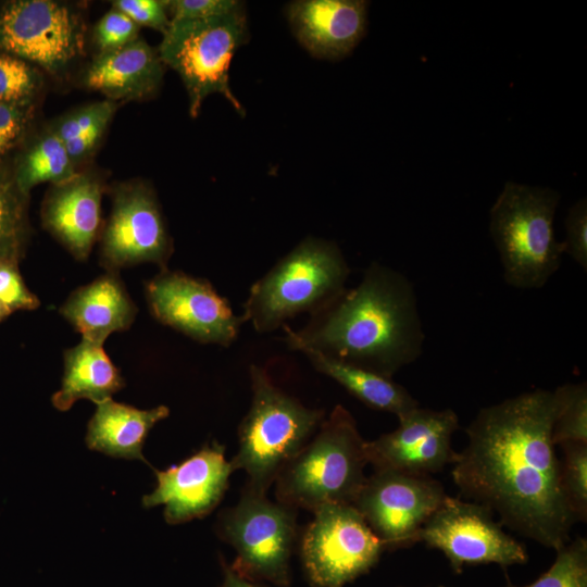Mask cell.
Returning a JSON list of instances; mask_svg holds the SVG:
<instances>
[{"label":"cell","instance_id":"obj_1","mask_svg":"<svg viewBox=\"0 0 587 587\" xmlns=\"http://www.w3.org/2000/svg\"><path fill=\"white\" fill-rule=\"evenodd\" d=\"M553 390L535 389L479 410L451 471L460 494L496 512L500 523L559 550L576 522L552 441Z\"/></svg>","mask_w":587,"mask_h":587},{"label":"cell","instance_id":"obj_2","mask_svg":"<svg viewBox=\"0 0 587 587\" xmlns=\"http://www.w3.org/2000/svg\"><path fill=\"white\" fill-rule=\"evenodd\" d=\"M287 345L392 377L423 351L425 334L412 283L372 263L361 282L311 314L299 330L284 325Z\"/></svg>","mask_w":587,"mask_h":587},{"label":"cell","instance_id":"obj_3","mask_svg":"<svg viewBox=\"0 0 587 587\" xmlns=\"http://www.w3.org/2000/svg\"><path fill=\"white\" fill-rule=\"evenodd\" d=\"M365 440L341 404L325 417L275 479L277 501L312 513L328 504H352L366 477Z\"/></svg>","mask_w":587,"mask_h":587},{"label":"cell","instance_id":"obj_4","mask_svg":"<svg viewBox=\"0 0 587 587\" xmlns=\"http://www.w3.org/2000/svg\"><path fill=\"white\" fill-rule=\"evenodd\" d=\"M252 400L238 429V450L230 461L243 470L246 488L266 495L283 467L302 449L325 419L278 388L261 366H250Z\"/></svg>","mask_w":587,"mask_h":587},{"label":"cell","instance_id":"obj_5","mask_svg":"<svg viewBox=\"0 0 587 587\" xmlns=\"http://www.w3.org/2000/svg\"><path fill=\"white\" fill-rule=\"evenodd\" d=\"M350 268L333 241L308 237L250 288L243 322L268 333L298 314H310L341 294Z\"/></svg>","mask_w":587,"mask_h":587},{"label":"cell","instance_id":"obj_6","mask_svg":"<svg viewBox=\"0 0 587 587\" xmlns=\"http://www.w3.org/2000/svg\"><path fill=\"white\" fill-rule=\"evenodd\" d=\"M559 198L551 189L505 183L490 210L489 230L508 285L541 288L559 270L563 247L553 232Z\"/></svg>","mask_w":587,"mask_h":587},{"label":"cell","instance_id":"obj_7","mask_svg":"<svg viewBox=\"0 0 587 587\" xmlns=\"http://www.w3.org/2000/svg\"><path fill=\"white\" fill-rule=\"evenodd\" d=\"M249 39L243 3L232 12L202 20L171 21L158 47L165 66L180 77L188 111L196 118L207 97L220 93L241 115L245 109L229 86V65Z\"/></svg>","mask_w":587,"mask_h":587},{"label":"cell","instance_id":"obj_8","mask_svg":"<svg viewBox=\"0 0 587 587\" xmlns=\"http://www.w3.org/2000/svg\"><path fill=\"white\" fill-rule=\"evenodd\" d=\"M297 509L245 488L236 505L218 516L216 532L236 551L238 573L279 587L290 583Z\"/></svg>","mask_w":587,"mask_h":587},{"label":"cell","instance_id":"obj_9","mask_svg":"<svg viewBox=\"0 0 587 587\" xmlns=\"http://www.w3.org/2000/svg\"><path fill=\"white\" fill-rule=\"evenodd\" d=\"M86 23L73 3L0 2V51L18 57L55 79H65L85 54Z\"/></svg>","mask_w":587,"mask_h":587},{"label":"cell","instance_id":"obj_10","mask_svg":"<svg viewBox=\"0 0 587 587\" xmlns=\"http://www.w3.org/2000/svg\"><path fill=\"white\" fill-rule=\"evenodd\" d=\"M300 538V558L313 587H342L373 569L385 547L352 504L313 512Z\"/></svg>","mask_w":587,"mask_h":587},{"label":"cell","instance_id":"obj_11","mask_svg":"<svg viewBox=\"0 0 587 587\" xmlns=\"http://www.w3.org/2000/svg\"><path fill=\"white\" fill-rule=\"evenodd\" d=\"M112 210L100 234V263L107 272L150 262L166 270L173 240L154 192L141 179L110 189Z\"/></svg>","mask_w":587,"mask_h":587},{"label":"cell","instance_id":"obj_12","mask_svg":"<svg viewBox=\"0 0 587 587\" xmlns=\"http://www.w3.org/2000/svg\"><path fill=\"white\" fill-rule=\"evenodd\" d=\"M448 495L432 476L375 470L366 477L352 505L385 550L409 548Z\"/></svg>","mask_w":587,"mask_h":587},{"label":"cell","instance_id":"obj_13","mask_svg":"<svg viewBox=\"0 0 587 587\" xmlns=\"http://www.w3.org/2000/svg\"><path fill=\"white\" fill-rule=\"evenodd\" d=\"M501 526L489 508L447 496L422 527L419 539L441 551L455 573L465 565L526 563L525 546Z\"/></svg>","mask_w":587,"mask_h":587},{"label":"cell","instance_id":"obj_14","mask_svg":"<svg viewBox=\"0 0 587 587\" xmlns=\"http://www.w3.org/2000/svg\"><path fill=\"white\" fill-rule=\"evenodd\" d=\"M153 316L202 344L232 345L243 323L228 301L203 278L162 270L146 286Z\"/></svg>","mask_w":587,"mask_h":587},{"label":"cell","instance_id":"obj_15","mask_svg":"<svg viewBox=\"0 0 587 587\" xmlns=\"http://www.w3.org/2000/svg\"><path fill=\"white\" fill-rule=\"evenodd\" d=\"M398 420L395 430L365 441L367 462L375 470L430 476L454 462L452 436L459 419L453 410L416 407Z\"/></svg>","mask_w":587,"mask_h":587},{"label":"cell","instance_id":"obj_16","mask_svg":"<svg viewBox=\"0 0 587 587\" xmlns=\"http://www.w3.org/2000/svg\"><path fill=\"white\" fill-rule=\"evenodd\" d=\"M157 487L142 498L146 508L164 505V519L179 524L209 514L222 500L234 472L225 447L214 441L177 465L154 470Z\"/></svg>","mask_w":587,"mask_h":587},{"label":"cell","instance_id":"obj_17","mask_svg":"<svg viewBox=\"0 0 587 587\" xmlns=\"http://www.w3.org/2000/svg\"><path fill=\"white\" fill-rule=\"evenodd\" d=\"M99 171L79 170L47 190L40 210L42 226L77 260L88 259L102 230L101 202L107 191Z\"/></svg>","mask_w":587,"mask_h":587},{"label":"cell","instance_id":"obj_18","mask_svg":"<svg viewBox=\"0 0 587 587\" xmlns=\"http://www.w3.org/2000/svg\"><path fill=\"white\" fill-rule=\"evenodd\" d=\"M286 12L298 41L320 59L349 54L367 25V2L362 0H298Z\"/></svg>","mask_w":587,"mask_h":587},{"label":"cell","instance_id":"obj_19","mask_svg":"<svg viewBox=\"0 0 587 587\" xmlns=\"http://www.w3.org/2000/svg\"><path fill=\"white\" fill-rule=\"evenodd\" d=\"M165 65L145 38L97 53L80 75L82 85L111 101H145L158 95Z\"/></svg>","mask_w":587,"mask_h":587},{"label":"cell","instance_id":"obj_20","mask_svg":"<svg viewBox=\"0 0 587 587\" xmlns=\"http://www.w3.org/2000/svg\"><path fill=\"white\" fill-rule=\"evenodd\" d=\"M60 313L82 334V339L103 346L112 333L130 327L137 307L118 274L107 272L74 290Z\"/></svg>","mask_w":587,"mask_h":587},{"label":"cell","instance_id":"obj_21","mask_svg":"<svg viewBox=\"0 0 587 587\" xmlns=\"http://www.w3.org/2000/svg\"><path fill=\"white\" fill-rule=\"evenodd\" d=\"M168 414L170 410L165 405L139 410L107 399L97 404L88 423L86 444L89 449L114 458L147 462L142 455L146 437Z\"/></svg>","mask_w":587,"mask_h":587},{"label":"cell","instance_id":"obj_22","mask_svg":"<svg viewBox=\"0 0 587 587\" xmlns=\"http://www.w3.org/2000/svg\"><path fill=\"white\" fill-rule=\"evenodd\" d=\"M123 386L124 379L103 346L82 339L64 352L62 386L52 396V403L60 411L68 410L79 399L98 404Z\"/></svg>","mask_w":587,"mask_h":587},{"label":"cell","instance_id":"obj_23","mask_svg":"<svg viewBox=\"0 0 587 587\" xmlns=\"http://www.w3.org/2000/svg\"><path fill=\"white\" fill-rule=\"evenodd\" d=\"M314 369L341 385L365 405L400 417L419 407L416 399L401 385L378 373L339 361L320 352L300 350Z\"/></svg>","mask_w":587,"mask_h":587},{"label":"cell","instance_id":"obj_24","mask_svg":"<svg viewBox=\"0 0 587 587\" xmlns=\"http://www.w3.org/2000/svg\"><path fill=\"white\" fill-rule=\"evenodd\" d=\"M11 166L18 187L27 195L39 184H60L79 171L50 124L33 128L11 159Z\"/></svg>","mask_w":587,"mask_h":587},{"label":"cell","instance_id":"obj_25","mask_svg":"<svg viewBox=\"0 0 587 587\" xmlns=\"http://www.w3.org/2000/svg\"><path fill=\"white\" fill-rule=\"evenodd\" d=\"M30 195L17 185L11 161L0 165V263L18 264L30 236Z\"/></svg>","mask_w":587,"mask_h":587},{"label":"cell","instance_id":"obj_26","mask_svg":"<svg viewBox=\"0 0 587 587\" xmlns=\"http://www.w3.org/2000/svg\"><path fill=\"white\" fill-rule=\"evenodd\" d=\"M45 88L43 72L34 64L0 51V102L37 107Z\"/></svg>","mask_w":587,"mask_h":587},{"label":"cell","instance_id":"obj_27","mask_svg":"<svg viewBox=\"0 0 587 587\" xmlns=\"http://www.w3.org/2000/svg\"><path fill=\"white\" fill-rule=\"evenodd\" d=\"M555 414L552 425L554 446L567 441L587 442V385L564 384L553 390Z\"/></svg>","mask_w":587,"mask_h":587},{"label":"cell","instance_id":"obj_28","mask_svg":"<svg viewBox=\"0 0 587 587\" xmlns=\"http://www.w3.org/2000/svg\"><path fill=\"white\" fill-rule=\"evenodd\" d=\"M561 486L576 521L587 519V442L567 441L559 445Z\"/></svg>","mask_w":587,"mask_h":587},{"label":"cell","instance_id":"obj_29","mask_svg":"<svg viewBox=\"0 0 587 587\" xmlns=\"http://www.w3.org/2000/svg\"><path fill=\"white\" fill-rule=\"evenodd\" d=\"M550 569L522 587H587V540L576 537L557 550ZM504 587H519L508 583Z\"/></svg>","mask_w":587,"mask_h":587},{"label":"cell","instance_id":"obj_30","mask_svg":"<svg viewBox=\"0 0 587 587\" xmlns=\"http://www.w3.org/2000/svg\"><path fill=\"white\" fill-rule=\"evenodd\" d=\"M118 107L108 99L92 102L55 118L50 126L65 143L98 127H109Z\"/></svg>","mask_w":587,"mask_h":587},{"label":"cell","instance_id":"obj_31","mask_svg":"<svg viewBox=\"0 0 587 587\" xmlns=\"http://www.w3.org/2000/svg\"><path fill=\"white\" fill-rule=\"evenodd\" d=\"M36 108L0 102V165L11 161L33 130Z\"/></svg>","mask_w":587,"mask_h":587},{"label":"cell","instance_id":"obj_32","mask_svg":"<svg viewBox=\"0 0 587 587\" xmlns=\"http://www.w3.org/2000/svg\"><path fill=\"white\" fill-rule=\"evenodd\" d=\"M140 27L121 11L111 8L96 23L92 30V41L97 53L122 48L139 35Z\"/></svg>","mask_w":587,"mask_h":587},{"label":"cell","instance_id":"obj_33","mask_svg":"<svg viewBox=\"0 0 587 587\" xmlns=\"http://www.w3.org/2000/svg\"><path fill=\"white\" fill-rule=\"evenodd\" d=\"M111 8L124 13L139 27L152 28L162 36L171 25L167 0H114Z\"/></svg>","mask_w":587,"mask_h":587},{"label":"cell","instance_id":"obj_34","mask_svg":"<svg viewBox=\"0 0 587 587\" xmlns=\"http://www.w3.org/2000/svg\"><path fill=\"white\" fill-rule=\"evenodd\" d=\"M0 301L11 313L35 310L40 305L39 299L26 287L18 264L0 263Z\"/></svg>","mask_w":587,"mask_h":587},{"label":"cell","instance_id":"obj_35","mask_svg":"<svg viewBox=\"0 0 587 587\" xmlns=\"http://www.w3.org/2000/svg\"><path fill=\"white\" fill-rule=\"evenodd\" d=\"M566 237L562 242L567 253L585 272L587 270V203L578 200L569 210L565 218Z\"/></svg>","mask_w":587,"mask_h":587},{"label":"cell","instance_id":"obj_36","mask_svg":"<svg viewBox=\"0 0 587 587\" xmlns=\"http://www.w3.org/2000/svg\"><path fill=\"white\" fill-rule=\"evenodd\" d=\"M242 2L237 0H167L171 21L202 20L227 14Z\"/></svg>","mask_w":587,"mask_h":587},{"label":"cell","instance_id":"obj_37","mask_svg":"<svg viewBox=\"0 0 587 587\" xmlns=\"http://www.w3.org/2000/svg\"><path fill=\"white\" fill-rule=\"evenodd\" d=\"M224 577L218 587H265L261 582L251 579L232 567L223 564Z\"/></svg>","mask_w":587,"mask_h":587},{"label":"cell","instance_id":"obj_38","mask_svg":"<svg viewBox=\"0 0 587 587\" xmlns=\"http://www.w3.org/2000/svg\"><path fill=\"white\" fill-rule=\"evenodd\" d=\"M10 314L11 312L0 301V322L3 321Z\"/></svg>","mask_w":587,"mask_h":587},{"label":"cell","instance_id":"obj_39","mask_svg":"<svg viewBox=\"0 0 587 587\" xmlns=\"http://www.w3.org/2000/svg\"><path fill=\"white\" fill-rule=\"evenodd\" d=\"M438 587H446V586H438Z\"/></svg>","mask_w":587,"mask_h":587}]
</instances>
